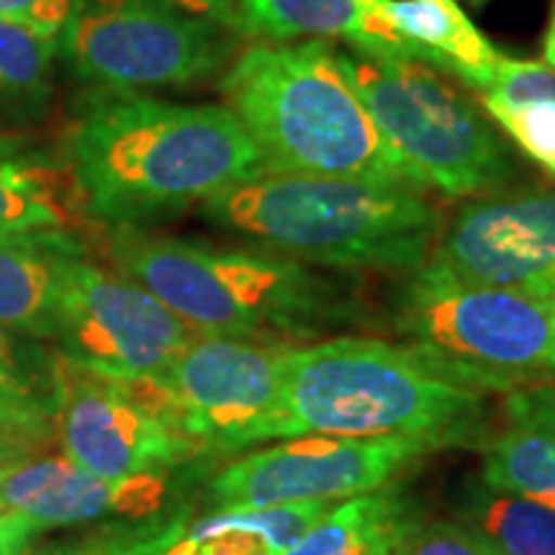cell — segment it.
Wrapping results in <instances>:
<instances>
[{"mask_svg": "<svg viewBox=\"0 0 555 555\" xmlns=\"http://www.w3.org/2000/svg\"><path fill=\"white\" fill-rule=\"evenodd\" d=\"M478 99L499 131L555 178V69L504 57Z\"/></svg>", "mask_w": 555, "mask_h": 555, "instance_id": "7402d4cb", "label": "cell"}, {"mask_svg": "<svg viewBox=\"0 0 555 555\" xmlns=\"http://www.w3.org/2000/svg\"><path fill=\"white\" fill-rule=\"evenodd\" d=\"M82 219L150 229L214 193L270 172L224 103H172L131 90H90L62 139Z\"/></svg>", "mask_w": 555, "mask_h": 555, "instance_id": "6da1fadb", "label": "cell"}, {"mask_svg": "<svg viewBox=\"0 0 555 555\" xmlns=\"http://www.w3.org/2000/svg\"><path fill=\"white\" fill-rule=\"evenodd\" d=\"M201 217L253 247L339 273L404 275L425 266L442 232L427 193L294 172L229 185L201 204Z\"/></svg>", "mask_w": 555, "mask_h": 555, "instance_id": "5b68a950", "label": "cell"}, {"mask_svg": "<svg viewBox=\"0 0 555 555\" xmlns=\"http://www.w3.org/2000/svg\"><path fill=\"white\" fill-rule=\"evenodd\" d=\"M219 90L270 172L427 193L416 170L380 134L330 41H258L237 52Z\"/></svg>", "mask_w": 555, "mask_h": 555, "instance_id": "3957f363", "label": "cell"}, {"mask_svg": "<svg viewBox=\"0 0 555 555\" xmlns=\"http://www.w3.org/2000/svg\"><path fill=\"white\" fill-rule=\"evenodd\" d=\"M435 453L406 437H291L232 461L208 481L211 506H275L352 499L384 489Z\"/></svg>", "mask_w": 555, "mask_h": 555, "instance_id": "7c38bea8", "label": "cell"}, {"mask_svg": "<svg viewBox=\"0 0 555 555\" xmlns=\"http://www.w3.org/2000/svg\"><path fill=\"white\" fill-rule=\"evenodd\" d=\"M119 525H103L101 530L78 538L44 540V543L34 545L26 555H124Z\"/></svg>", "mask_w": 555, "mask_h": 555, "instance_id": "83f0119b", "label": "cell"}, {"mask_svg": "<svg viewBox=\"0 0 555 555\" xmlns=\"http://www.w3.org/2000/svg\"><path fill=\"white\" fill-rule=\"evenodd\" d=\"M176 474L103 478L65 455H34L0 474V515L18 512L47 527L144 522L170 512Z\"/></svg>", "mask_w": 555, "mask_h": 555, "instance_id": "5bb4252c", "label": "cell"}, {"mask_svg": "<svg viewBox=\"0 0 555 555\" xmlns=\"http://www.w3.org/2000/svg\"><path fill=\"white\" fill-rule=\"evenodd\" d=\"M406 41L416 62L476 90L494 78L506 54L491 44L457 0H358Z\"/></svg>", "mask_w": 555, "mask_h": 555, "instance_id": "2e32d148", "label": "cell"}, {"mask_svg": "<svg viewBox=\"0 0 555 555\" xmlns=\"http://www.w3.org/2000/svg\"><path fill=\"white\" fill-rule=\"evenodd\" d=\"M86 227L62 152L31 131L0 137V234L75 232Z\"/></svg>", "mask_w": 555, "mask_h": 555, "instance_id": "d6986e66", "label": "cell"}, {"mask_svg": "<svg viewBox=\"0 0 555 555\" xmlns=\"http://www.w3.org/2000/svg\"><path fill=\"white\" fill-rule=\"evenodd\" d=\"M386 314L401 345L474 391L555 384V301L463 281L427 260L399 278Z\"/></svg>", "mask_w": 555, "mask_h": 555, "instance_id": "8992f818", "label": "cell"}, {"mask_svg": "<svg viewBox=\"0 0 555 555\" xmlns=\"http://www.w3.org/2000/svg\"><path fill=\"white\" fill-rule=\"evenodd\" d=\"M283 412L291 437H406L427 448H483L491 404L401 343L337 335L286 347Z\"/></svg>", "mask_w": 555, "mask_h": 555, "instance_id": "277c9868", "label": "cell"}, {"mask_svg": "<svg viewBox=\"0 0 555 555\" xmlns=\"http://www.w3.org/2000/svg\"><path fill=\"white\" fill-rule=\"evenodd\" d=\"M54 440L67 461L103 478L176 474L204 455L150 378H111L62 356Z\"/></svg>", "mask_w": 555, "mask_h": 555, "instance_id": "30bf717a", "label": "cell"}, {"mask_svg": "<svg viewBox=\"0 0 555 555\" xmlns=\"http://www.w3.org/2000/svg\"><path fill=\"white\" fill-rule=\"evenodd\" d=\"M168 3H172L180 11L191 13V16L224 26L227 31L245 39V29H242L240 16V0H168Z\"/></svg>", "mask_w": 555, "mask_h": 555, "instance_id": "f546056e", "label": "cell"}, {"mask_svg": "<svg viewBox=\"0 0 555 555\" xmlns=\"http://www.w3.org/2000/svg\"><path fill=\"white\" fill-rule=\"evenodd\" d=\"M44 532L50 530L37 519L18 515V512H3L0 515V555H26Z\"/></svg>", "mask_w": 555, "mask_h": 555, "instance_id": "f1b7e54d", "label": "cell"}, {"mask_svg": "<svg viewBox=\"0 0 555 555\" xmlns=\"http://www.w3.org/2000/svg\"><path fill=\"white\" fill-rule=\"evenodd\" d=\"M543 62L551 69H555V0H553V11H551V21H547L545 29V39H543Z\"/></svg>", "mask_w": 555, "mask_h": 555, "instance_id": "d6a6232c", "label": "cell"}, {"mask_svg": "<svg viewBox=\"0 0 555 555\" xmlns=\"http://www.w3.org/2000/svg\"><path fill=\"white\" fill-rule=\"evenodd\" d=\"M60 39L0 21V137L24 134L44 119L54 95Z\"/></svg>", "mask_w": 555, "mask_h": 555, "instance_id": "603a6c76", "label": "cell"}, {"mask_svg": "<svg viewBox=\"0 0 555 555\" xmlns=\"http://www.w3.org/2000/svg\"><path fill=\"white\" fill-rule=\"evenodd\" d=\"M337 60L380 134L427 191L468 201L504 189L517 176L506 137L446 73L356 50H337Z\"/></svg>", "mask_w": 555, "mask_h": 555, "instance_id": "52a82bcc", "label": "cell"}, {"mask_svg": "<svg viewBox=\"0 0 555 555\" xmlns=\"http://www.w3.org/2000/svg\"><path fill=\"white\" fill-rule=\"evenodd\" d=\"M502 409L506 427L481 448L478 478L555 509V384L509 391Z\"/></svg>", "mask_w": 555, "mask_h": 555, "instance_id": "e0dca14e", "label": "cell"}, {"mask_svg": "<svg viewBox=\"0 0 555 555\" xmlns=\"http://www.w3.org/2000/svg\"><path fill=\"white\" fill-rule=\"evenodd\" d=\"M39 453H44V448L34 446L29 440H21V437L0 435V474Z\"/></svg>", "mask_w": 555, "mask_h": 555, "instance_id": "1f68e13d", "label": "cell"}, {"mask_svg": "<svg viewBox=\"0 0 555 555\" xmlns=\"http://www.w3.org/2000/svg\"><path fill=\"white\" fill-rule=\"evenodd\" d=\"M466 3H470V5H476V9H481V5H486V3H489V0H466Z\"/></svg>", "mask_w": 555, "mask_h": 555, "instance_id": "836d02e7", "label": "cell"}, {"mask_svg": "<svg viewBox=\"0 0 555 555\" xmlns=\"http://www.w3.org/2000/svg\"><path fill=\"white\" fill-rule=\"evenodd\" d=\"M106 258L196 335L294 347L373 324L356 278L262 247L114 229Z\"/></svg>", "mask_w": 555, "mask_h": 555, "instance_id": "7a4b0ae2", "label": "cell"}, {"mask_svg": "<svg viewBox=\"0 0 555 555\" xmlns=\"http://www.w3.org/2000/svg\"><path fill=\"white\" fill-rule=\"evenodd\" d=\"M240 37L168 0H78L60 57L93 90L189 88L224 75Z\"/></svg>", "mask_w": 555, "mask_h": 555, "instance_id": "ba28073f", "label": "cell"}, {"mask_svg": "<svg viewBox=\"0 0 555 555\" xmlns=\"http://www.w3.org/2000/svg\"><path fill=\"white\" fill-rule=\"evenodd\" d=\"M286 347L196 335L168 371L150 380L204 455L242 453L268 440H288Z\"/></svg>", "mask_w": 555, "mask_h": 555, "instance_id": "9c48e42d", "label": "cell"}, {"mask_svg": "<svg viewBox=\"0 0 555 555\" xmlns=\"http://www.w3.org/2000/svg\"><path fill=\"white\" fill-rule=\"evenodd\" d=\"M240 16L245 39L266 44L343 39L356 52L414 60L406 41L358 0H240Z\"/></svg>", "mask_w": 555, "mask_h": 555, "instance_id": "ffe728a7", "label": "cell"}, {"mask_svg": "<svg viewBox=\"0 0 555 555\" xmlns=\"http://www.w3.org/2000/svg\"><path fill=\"white\" fill-rule=\"evenodd\" d=\"M335 506L330 499L275 506H214L124 522V555H281Z\"/></svg>", "mask_w": 555, "mask_h": 555, "instance_id": "9a60e30c", "label": "cell"}, {"mask_svg": "<svg viewBox=\"0 0 555 555\" xmlns=\"http://www.w3.org/2000/svg\"><path fill=\"white\" fill-rule=\"evenodd\" d=\"M78 0H0V21L39 37L60 39Z\"/></svg>", "mask_w": 555, "mask_h": 555, "instance_id": "4316f807", "label": "cell"}, {"mask_svg": "<svg viewBox=\"0 0 555 555\" xmlns=\"http://www.w3.org/2000/svg\"><path fill=\"white\" fill-rule=\"evenodd\" d=\"M193 337L147 288L88 253L69 255L62 266L54 345L69 363L111 378H157Z\"/></svg>", "mask_w": 555, "mask_h": 555, "instance_id": "8fae6325", "label": "cell"}, {"mask_svg": "<svg viewBox=\"0 0 555 555\" xmlns=\"http://www.w3.org/2000/svg\"><path fill=\"white\" fill-rule=\"evenodd\" d=\"M399 555H502L491 540L457 519H433L401 547Z\"/></svg>", "mask_w": 555, "mask_h": 555, "instance_id": "484cf974", "label": "cell"}, {"mask_svg": "<svg viewBox=\"0 0 555 555\" xmlns=\"http://www.w3.org/2000/svg\"><path fill=\"white\" fill-rule=\"evenodd\" d=\"M0 435L21 437V440H29L34 446L47 450L54 442V425L0 406Z\"/></svg>", "mask_w": 555, "mask_h": 555, "instance_id": "4dcf8cb0", "label": "cell"}, {"mask_svg": "<svg viewBox=\"0 0 555 555\" xmlns=\"http://www.w3.org/2000/svg\"><path fill=\"white\" fill-rule=\"evenodd\" d=\"M60 352L0 330V406L54 425Z\"/></svg>", "mask_w": 555, "mask_h": 555, "instance_id": "d4e9b609", "label": "cell"}, {"mask_svg": "<svg viewBox=\"0 0 555 555\" xmlns=\"http://www.w3.org/2000/svg\"><path fill=\"white\" fill-rule=\"evenodd\" d=\"M463 278L555 301V189H499L468 198L429 255Z\"/></svg>", "mask_w": 555, "mask_h": 555, "instance_id": "4fadbf2b", "label": "cell"}, {"mask_svg": "<svg viewBox=\"0 0 555 555\" xmlns=\"http://www.w3.org/2000/svg\"><path fill=\"white\" fill-rule=\"evenodd\" d=\"M425 522L420 499L388 483L335 504L281 555H399Z\"/></svg>", "mask_w": 555, "mask_h": 555, "instance_id": "44dd1931", "label": "cell"}, {"mask_svg": "<svg viewBox=\"0 0 555 555\" xmlns=\"http://www.w3.org/2000/svg\"><path fill=\"white\" fill-rule=\"evenodd\" d=\"M75 253H88L78 232L0 234V330L54 343L62 266Z\"/></svg>", "mask_w": 555, "mask_h": 555, "instance_id": "ac0fdd59", "label": "cell"}, {"mask_svg": "<svg viewBox=\"0 0 555 555\" xmlns=\"http://www.w3.org/2000/svg\"><path fill=\"white\" fill-rule=\"evenodd\" d=\"M453 519L481 532L502 555H555V509L466 478L453 494Z\"/></svg>", "mask_w": 555, "mask_h": 555, "instance_id": "cb8c5ba5", "label": "cell"}]
</instances>
